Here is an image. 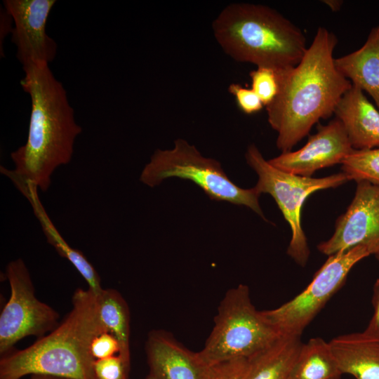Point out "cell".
Instances as JSON below:
<instances>
[{
	"label": "cell",
	"mask_w": 379,
	"mask_h": 379,
	"mask_svg": "<svg viewBox=\"0 0 379 379\" xmlns=\"http://www.w3.org/2000/svg\"><path fill=\"white\" fill-rule=\"evenodd\" d=\"M337 44L333 32L319 27L300 62L277 71L279 92L265 107L281 152L291 151L315 124L333 114L341 97L352 86L335 65Z\"/></svg>",
	"instance_id": "1"
},
{
	"label": "cell",
	"mask_w": 379,
	"mask_h": 379,
	"mask_svg": "<svg viewBox=\"0 0 379 379\" xmlns=\"http://www.w3.org/2000/svg\"><path fill=\"white\" fill-rule=\"evenodd\" d=\"M22 69L20 84L31 100L27 138L11 154L14 170L1 166V172L12 181L45 192L56 168L71 161L82 128L76 122L65 87L49 64L29 65Z\"/></svg>",
	"instance_id": "2"
},
{
	"label": "cell",
	"mask_w": 379,
	"mask_h": 379,
	"mask_svg": "<svg viewBox=\"0 0 379 379\" xmlns=\"http://www.w3.org/2000/svg\"><path fill=\"white\" fill-rule=\"evenodd\" d=\"M72 307L58 325L30 346L13 350L0 359V379L45 375L68 379H95L91 353L93 339L107 331L98 312L97 295L77 288Z\"/></svg>",
	"instance_id": "3"
},
{
	"label": "cell",
	"mask_w": 379,
	"mask_h": 379,
	"mask_svg": "<svg viewBox=\"0 0 379 379\" xmlns=\"http://www.w3.org/2000/svg\"><path fill=\"white\" fill-rule=\"evenodd\" d=\"M217 42L236 61L286 70L306 51L303 32L275 9L252 3H232L212 23Z\"/></svg>",
	"instance_id": "4"
},
{
	"label": "cell",
	"mask_w": 379,
	"mask_h": 379,
	"mask_svg": "<svg viewBox=\"0 0 379 379\" xmlns=\"http://www.w3.org/2000/svg\"><path fill=\"white\" fill-rule=\"evenodd\" d=\"M281 335L253 305L246 285L227 291L214 318V326L200 358L208 366L236 359H248L273 344Z\"/></svg>",
	"instance_id": "5"
},
{
	"label": "cell",
	"mask_w": 379,
	"mask_h": 379,
	"mask_svg": "<svg viewBox=\"0 0 379 379\" xmlns=\"http://www.w3.org/2000/svg\"><path fill=\"white\" fill-rule=\"evenodd\" d=\"M178 178L197 185L211 200L245 206L266 220L255 187L244 189L233 182L215 159L204 157L197 147L177 139L171 149H157L145 166L140 180L154 187L164 180Z\"/></svg>",
	"instance_id": "6"
},
{
	"label": "cell",
	"mask_w": 379,
	"mask_h": 379,
	"mask_svg": "<svg viewBox=\"0 0 379 379\" xmlns=\"http://www.w3.org/2000/svg\"><path fill=\"white\" fill-rule=\"evenodd\" d=\"M245 158L258 176L255 189L270 194L277 202L291 230L287 254L301 267L310 256L307 237L301 225V210L306 199L318 190L337 187L349 181L343 172L323 178L303 177L281 171L266 160L258 148L250 145Z\"/></svg>",
	"instance_id": "7"
},
{
	"label": "cell",
	"mask_w": 379,
	"mask_h": 379,
	"mask_svg": "<svg viewBox=\"0 0 379 379\" xmlns=\"http://www.w3.org/2000/svg\"><path fill=\"white\" fill-rule=\"evenodd\" d=\"M362 245L328 256L309 285L279 307L260 311L281 335H300L331 298L342 287L351 269L371 255Z\"/></svg>",
	"instance_id": "8"
},
{
	"label": "cell",
	"mask_w": 379,
	"mask_h": 379,
	"mask_svg": "<svg viewBox=\"0 0 379 379\" xmlns=\"http://www.w3.org/2000/svg\"><path fill=\"white\" fill-rule=\"evenodd\" d=\"M6 275L11 295L0 314L1 357L12 352L22 338H41L60 323L57 311L36 297L29 272L21 258L8 264Z\"/></svg>",
	"instance_id": "9"
},
{
	"label": "cell",
	"mask_w": 379,
	"mask_h": 379,
	"mask_svg": "<svg viewBox=\"0 0 379 379\" xmlns=\"http://www.w3.org/2000/svg\"><path fill=\"white\" fill-rule=\"evenodd\" d=\"M357 183L354 197L336 220L333 234L317 246L326 255L359 245L368 247L372 254L379 252V186L366 181Z\"/></svg>",
	"instance_id": "10"
},
{
	"label": "cell",
	"mask_w": 379,
	"mask_h": 379,
	"mask_svg": "<svg viewBox=\"0 0 379 379\" xmlns=\"http://www.w3.org/2000/svg\"><path fill=\"white\" fill-rule=\"evenodd\" d=\"M55 0H4V9L13 20L11 40L22 67L49 64L55 58L57 44L46 32Z\"/></svg>",
	"instance_id": "11"
},
{
	"label": "cell",
	"mask_w": 379,
	"mask_h": 379,
	"mask_svg": "<svg viewBox=\"0 0 379 379\" xmlns=\"http://www.w3.org/2000/svg\"><path fill=\"white\" fill-rule=\"evenodd\" d=\"M317 133L296 151L281 152L269 163L284 172L311 177L317 170L341 164L354 149L345 131L337 119L327 124H318Z\"/></svg>",
	"instance_id": "12"
},
{
	"label": "cell",
	"mask_w": 379,
	"mask_h": 379,
	"mask_svg": "<svg viewBox=\"0 0 379 379\" xmlns=\"http://www.w3.org/2000/svg\"><path fill=\"white\" fill-rule=\"evenodd\" d=\"M149 373L156 379H211L213 367L164 331H152L146 342Z\"/></svg>",
	"instance_id": "13"
},
{
	"label": "cell",
	"mask_w": 379,
	"mask_h": 379,
	"mask_svg": "<svg viewBox=\"0 0 379 379\" xmlns=\"http://www.w3.org/2000/svg\"><path fill=\"white\" fill-rule=\"evenodd\" d=\"M334 114L353 149L379 147V109L359 88L352 85L338 102Z\"/></svg>",
	"instance_id": "14"
},
{
	"label": "cell",
	"mask_w": 379,
	"mask_h": 379,
	"mask_svg": "<svg viewBox=\"0 0 379 379\" xmlns=\"http://www.w3.org/2000/svg\"><path fill=\"white\" fill-rule=\"evenodd\" d=\"M329 344L342 374L379 379V338L364 331L335 337Z\"/></svg>",
	"instance_id": "15"
},
{
	"label": "cell",
	"mask_w": 379,
	"mask_h": 379,
	"mask_svg": "<svg viewBox=\"0 0 379 379\" xmlns=\"http://www.w3.org/2000/svg\"><path fill=\"white\" fill-rule=\"evenodd\" d=\"M335 65L352 85L368 93L379 109V25L360 48L335 58Z\"/></svg>",
	"instance_id": "16"
},
{
	"label": "cell",
	"mask_w": 379,
	"mask_h": 379,
	"mask_svg": "<svg viewBox=\"0 0 379 379\" xmlns=\"http://www.w3.org/2000/svg\"><path fill=\"white\" fill-rule=\"evenodd\" d=\"M16 187L30 202L47 241L60 256L66 258L72 264L88 284V288L96 295H98L103 290L98 273L82 252L70 246L56 230L41 205L38 196L39 190L31 185L22 182L18 183Z\"/></svg>",
	"instance_id": "17"
},
{
	"label": "cell",
	"mask_w": 379,
	"mask_h": 379,
	"mask_svg": "<svg viewBox=\"0 0 379 379\" xmlns=\"http://www.w3.org/2000/svg\"><path fill=\"white\" fill-rule=\"evenodd\" d=\"M302 343L300 335H281L248 359L244 379H290Z\"/></svg>",
	"instance_id": "18"
},
{
	"label": "cell",
	"mask_w": 379,
	"mask_h": 379,
	"mask_svg": "<svg viewBox=\"0 0 379 379\" xmlns=\"http://www.w3.org/2000/svg\"><path fill=\"white\" fill-rule=\"evenodd\" d=\"M342 375L329 342L313 338L302 343L290 379H340Z\"/></svg>",
	"instance_id": "19"
},
{
	"label": "cell",
	"mask_w": 379,
	"mask_h": 379,
	"mask_svg": "<svg viewBox=\"0 0 379 379\" xmlns=\"http://www.w3.org/2000/svg\"><path fill=\"white\" fill-rule=\"evenodd\" d=\"M97 298L102 324L118 340L119 355L130 364V312L126 301L112 288H103Z\"/></svg>",
	"instance_id": "20"
},
{
	"label": "cell",
	"mask_w": 379,
	"mask_h": 379,
	"mask_svg": "<svg viewBox=\"0 0 379 379\" xmlns=\"http://www.w3.org/2000/svg\"><path fill=\"white\" fill-rule=\"evenodd\" d=\"M340 164L350 180L366 181L379 186V147L354 149Z\"/></svg>",
	"instance_id": "21"
},
{
	"label": "cell",
	"mask_w": 379,
	"mask_h": 379,
	"mask_svg": "<svg viewBox=\"0 0 379 379\" xmlns=\"http://www.w3.org/2000/svg\"><path fill=\"white\" fill-rule=\"evenodd\" d=\"M251 88L257 94L264 106L270 105L277 97L279 81L277 71L258 67L249 73Z\"/></svg>",
	"instance_id": "22"
},
{
	"label": "cell",
	"mask_w": 379,
	"mask_h": 379,
	"mask_svg": "<svg viewBox=\"0 0 379 379\" xmlns=\"http://www.w3.org/2000/svg\"><path fill=\"white\" fill-rule=\"evenodd\" d=\"M130 364L119 355L95 360V379H128Z\"/></svg>",
	"instance_id": "23"
},
{
	"label": "cell",
	"mask_w": 379,
	"mask_h": 379,
	"mask_svg": "<svg viewBox=\"0 0 379 379\" xmlns=\"http://www.w3.org/2000/svg\"><path fill=\"white\" fill-rule=\"evenodd\" d=\"M228 91L236 100L238 107L246 114H252L260 111L264 105L253 91L239 84H232L228 87Z\"/></svg>",
	"instance_id": "24"
},
{
	"label": "cell",
	"mask_w": 379,
	"mask_h": 379,
	"mask_svg": "<svg viewBox=\"0 0 379 379\" xmlns=\"http://www.w3.org/2000/svg\"><path fill=\"white\" fill-rule=\"evenodd\" d=\"M120 352L117 338L109 332L104 331L98 335L91 345V353L95 360L108 358Z\"/></svg>",
	"instance_id": "25"
},
{
	"label": "cell",
	"mask_w": 379,
	"mask_h": 379,
	"mask_svg": "<svg viewBox=\"0 0 379 379\" xmlns=\"http://www.w3.org/2000/svg\"><path fill=\"white\" fill-rule=\"evenodd\" d=\"M248 359L241 358L225 361L213 367L211 379H244Z\"/></svg>",
	"instance_id": "26"
},
{
	"label": "cell",
	"mask_w": 379,
	"mask_h": 379,
	"mask_svg": "<svg viewBox=\"0 0 379 379\" xmlns=\"http://www.w3.org/2000/svg\"><path fill=\"white\" fill-rule=\"evenodd\" d=\"M372 305L373 314L364 331L379 338V278L373 285Z\"/></svg>",
	"instance_id": "27"
},
{
	"label": "cell",
	"mask_w": 379,
	"mask_h": 379,
	"mask_svg": "<svg viewBox=\"0 0 379 379\" xmlns=\"http://www.w3.org/2000/svg\"><path fill=\"white\" fill-rule=\"evenodd\" d=\"M322 2L327 5L328 8L334 12L338 11L343 4V1L341 0H324L322 1Z\"/></svg>",
	"instance_id": "28"
},
{
	"label": "cell",
	"mask_w": 379,
	"mask_h": 379,
	"mask_svg": "<svg viewBox=\"0 0 379 379\" xmlns=\"http://www.w3.org/2000/svg\"><path fill=\"white\" fill-rule=\"evenodd\" d=\"M29 379H68L60 377H55L51 375H30Z\"/></svg>",
	"instance_id": "29"
},
{
	"label": "cell",
	"mask_w": 379,
	"mask_h": 379,
	"mask_svg": "<svg viewBox=\"0 0 379 379\" xmlns=\"http://www.w3.org/2000/svg\"><path fill=\"white\" fill-rule=\"evenodd\" d=\"M145 379H156V378L154 377L151 373H149V375L146 377Z\"/></svg>",
	"instance_id": "30"
},
{
	"label": "cell",
	"mask_w": 379,
	"mask_h": 379,
	"mask_svg": "<svg viewBox=\"0 0 379 379\" xmlns=\"http://www.w3.org/2000/svg\"><path fill=\"white\" fill-rule=\"evenodd\" d=\"M375 258L379 260V252L375 255Z\"/></svg>",
	"instance_id": "31"
}]
</instances>
